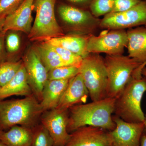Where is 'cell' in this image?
I'll use <instances>...</instances> for the list:
<instances>
[{"mask_svg": "<svg viewBox=\"0 0 146 146\" xmlns=\"http://www.w3.org/2000/svg\"><path fill=\"white\" fill-rule=\"evenodd\" d=\"M115 99L107 97L72 106L68 110V132L70 133L85 126L100 127L110 131L113 130L116 126L112 119Z\"/></svg>", "mask_w": 146, "mask_h": 146, "instance_id": "1", "label": "cell"}, {"mask_svg": "<svg viewBox=\"0 0 146 146\" xmlns=\"http://www.w3.org/2000/svg\"><path fill=\"white\" fill-rule=\"evenodd\" d=\"M43 112L33 94L22 99L0 100V125L4 131L15 125L33 129L40 123Z\"/></svg>", "mask_w": 146, "mask_h": 146, "instance_id": "2", "label": "cell"}, {"mask_svg": "<svg viewBox=\"0 0 146 146\" xmlns=\"http://www.w3.org/2000/svg\"><path fill=\"white\" fill-rule=\"evenodd\" d=\"M146 92V79L133 73L119 96L115 99L114 114L127 122H144L141 102Z\"/></svg>", "mask_w": 146, "mask_h": 146, "instance_id": "3", "label": "cell"}, {"mask_svg": "<svg viewBox=\"0 0 146 146\" xmlns=\"http://www.w3.org/2000/svg\"><path fill=\"white\" fill-rule=\"evenodd\" d=\"M55 0H34L36 16L28 38L32 42H46L65 35L54 13Z\"/></svg>", "mask_w": 146, "mask_h": 146, "instance_id": "4", "label": "cell"}, {"mask_svg": "<svg viewBox=\"0 0 146 146\" xmlns=\"http://www.w3.org/2000/svg\"><path fill=\"white\" fill-rule=\"evenodd\" d=\"M104 60L108 76L106 96L116 98L130 80L134 71L142 63L123 55H107Z\"/></svg>", "mask_w": 146, "mask_h": 146, "instance_id": "5", "label": "cell"}, {"mask_svg": "<svg viewBox=\"0 0 146 146\" xmlns=\"http://www.w3.org/2000/svg\"><path fill=\"white\" fill-rule=\"evenodd\" d=\"M92 101L107 98L108 76L104 58L97 54H89L79 68Z\"/></svg>", "mask_w": 146, "mask_h": 146, "instance_id": "6", "label": "cell"}, {"mask_svg": "<svg viewBox=\"0 0 146 146\" xmlns=\"http://www.w3.org/2000/svg\"><path fill=\"white\" fill-rule=\"evenodd\" d=\"M96 36L90 35L86 50L89 54L105 53L107 55H122L127 47V35L123 29L111 30Z\"/></svg>", "mask_w": 146, "mask_h": 146, "instance_id": "7", "label": "cell"}, {"mask_svg": "<svg viewBox=\"0 0 146 146\" xmlns=\"http://www.w3.org/2000/svg\"><path fill=\"white\" fill-rule=\"evenodd\" d=\"M146 25V0L128 10L110 13L101 20L100 26L108 30H121Z\"/></svg>", "mask_w": 146, "mask_h": 146, "instance_id": "8", "label": "cell"}, {"mask_svg": "<svg viewBox=\"0 0 146 146\" xmlns=\"http://www.w3.org/2000/svg\"><path fill=\"white\" fill-rule=\"evenodd\" d=\"M23 63L33 94L40 102L44 86L48 80V71L33 46L24 56Z\"/></svg>", "mask_w": 146, "mask_h": 146, "instance_id": "9", "label": "cell"}, {"mask_svg": "<svg viewBox=\"0 0 146 146\" xmlns=\"http://www.w3.org/2000/svg\"><path fill=\"white\" fill-rule=\"evenodd\" d=\"M69 111L54 108L43 112L40 123L48 131L53 140L54 146H65L70 133L67 129Z\"/></svg>", "mask_w": 146, "mask_h": 146, "instance_id": "10", "label": "cell"}, {"mask_svg": "<svg viewBox=\"0 0 146 146\" xmlns=\"http://www.w3.org/2000/svg\"><path fill=\"white\" fill-rule=\"evenodd\" d=\"M115 128L110 131L113 146H140L144 130V122H127L114 115Z\"/></svg>", "mask_w": 146, "mask_h": 146, "instance_id": "11", "label": "cell"}, {"mask_svg": "<svg viewBox=\"0 0 146 146\" xmlns=\"http://www.w3.org/2000/svg\"><path fill=\"white\" fill-rule=\"evenodd\" d=\"M58 10L60 18L66 24L81 29L89 35L100 26L101 20L93 16L90 11L68 5H61Z\"/></svg>", "mask_w": 146, "mask_h": 146, "instance_id": "12", "label": "cell"}, {"mask_svg": "<svg viewBox=\"0 0 146 146\" xmlns=\"http://www.w3.org/2000/svg\"><path fill=\"white\" fill-rule=\"evenodd\" d=\"M65 146H113L110 131L101 128L85 126L70 133Z\"/></svg>", "mask_w": 146, "mask_h": 146, "instance_id": "13", "label": "cell"}, {"mask_svg": "<svg viewBox=\"0 0 146 146\" xmlns=\"http://www.w3.org/2000/svg\"><path fill=\"white\" fill-rule=\"evenodd\" d=\"M34 0H25L13 12L5 17L2 32L21 31L29 34L33 21L32 13Z\"/></svg>", "mask_w": 146, "mask_h": 146, "instance_id": "14", "label": "cell"}, {"mask_svg": "<svg viewBox=\"0 0 146 146\" xmlns=\"http://www.w3.org/2000/svg\"><path fill=\"white\" fill-rule=\"evenodd\" d=\"M89 92L79 74L71 78L56 108L68 110L72 106L86 103Z\"/></svg>", "mask_w": 146, "mask_h": 146, "instance_id": "15", "label": "cell"}, {"mask_svg": "<svg viewBox=\"0 0 146 146\" xmlns=\"http://www.w3.org/2000/svg\"><path fill=\"white\" fill-rule=\"evenodd\" d=\"M70 80H52L46 82L40 103L43 111L56 108Z\"/></svg>", "mask_w": 146, "mask_h": 146, "instance_id": "16", "label": "cell"}, {"mask_svg": "<svg viewBox=\"0 0 146 146\" xmlns=\"http://www.w3.org/2000/svg\"><path fill=\"white\" fill-rule=\"evenodd\" d=\"M128 56L142 64L146 62V27L129 29L127 31Z\"/></svg>", "mask_w": 146, "mask_h": 146, "instance_id": "17", "label": "cell"}, {"mask_svg": "<svg viewBox=\"0 0 146 146\" xmlns=\"http://www.w3.org/2000/svg\"><path fill=\"white\" fill-rule=\"evenodd\" d=\"M33 94L28 81L27 76L23 64L11 80L0 88V100L12 96L26 97Z\"/></svg>", "mask_w": 146, "mask_h": 146, "instance_id": "18", "label": "cell"}, {"mask_svg": "<svg viewBox=\"0 0 146 146\" xmlns=\"http://www.w3.org/2000/svg\"><path fill=\"white\" fill-rule=\"evenodd\" d=\"M32 129L15 125L0 133V141L6 146H31Z\"/></svg>", "mask_w": 146, "mask_h": 146, "instance_id": "19", "label": "cell"}, {"mask_svg": "<svg viewBox=\"0 0 146 146\" xmlns=\"http://www.w3.org/2000/svg\"><path fill=\"white\" fill-rule=\"evenodd\" d=\"M88 36L64 35L52 38L46 42L53 46L69 50L84 58L89 54L86 50Z\"/></svg>", "mask_w": 146, "mask_h": 146, "instance_id": "20", "label": "cell"}, {"mask_svg": "<svg viewBox=\"0 0 146 146\" xmlns=\"http://www.w3.org/2000/svg\"><path fill=\"white\" fill-rule=\"evenodd\" d=\"M39 42L33 47L48 72L54 68L66 66L59 55L48 43Z\"/></svg>", "mask_w": 146, "mask_h": 146, "instance_id": "21", "label": "cell"}, {"mask_svg": "<svg viewBox=\"0 0 146 146\" xmlns=\"http://www.w3.org/2000/svg\"><path fill=\"white\" fill-rule=\"evenodd\" d=\"M23 64L21 61H7L0 63V88L14 77Z\"/></svg>", "mask_w": 146, "mask_h": 146, "instance_id": "22", "label": "cell"}, {"mask_svg": "<svg viewBox=\"0 0 146 146\" xmlns=\"http://www.w3.org/2000/svg\"><path fill=\"white\" fill-rule=\"evenodd\" d=\"M32 131L31 146H54L49 133L41 123L33 128Z\"/></svg>", "mask_w": 146, "mask_h": 146, "instance_id": "23", "label": "cell"}, {"mask_svg": "<svg viewBox=\"0 0 146 146\" xmlns=\"http://www.w3.org/2000/svg\"><path fill=\"white\" fill-rule=\"evenodd\" d=\"M48 44L59 55L63 63L66 66H74L78 68H80L83 60V58L64 48Z\"/></svg>", "mask_w": 146, "mask_h": 146, "instance_id": "24", "label": "cell"}, {"mask_svg": "<svg viewBox=\"0 0 146 146\" xmlns=\"http://www.w3.org/2000/svg\"><path fill=\"white\" fill-rule=\"evenodd\" d=\"M79 74V68L65 66L53 69L48 72V80H70Z\"/></svg>", "mask_w": 146, "mask_h": 146, "instance_id": "25", "label": "cell"}, {"mask_svg": "<svg viewBox=\"0 0 146 146\" xmlns=\"http://www.w3.org/2000/svg\"><path fill=\"white\" fill-rule=\"evenodd\" d=\"M113 7L114 0H92L89 9L93 16L98 18L111 13Z\"/></svg>", "mask_w": 146, "mask_h": 146, "instance_id": "26", "label": "cell"}, {"mask_svg": "<svg viewBox=\"0 0 146 146\" xmlns=\"http://www.w3.org/2000/svg\"><path fill=\"white\" fill-rule=\"evenodd\" d=\"M25 0H0V17H6L16 10Z\"/></svg>", "mask_w": 146, "mask_h": 146, "instance_id": "27", "label": "cell"}, {"mask_svg": "<svg viewBox=\"0 0 146 146\" xmlns=\"http://www.w3.org/2000/svg\"><path fill=\"white\" fill-rule=\"evenodd\" d=\"M11 32L6 34L5 44L9 52L13 53L18 51L21 46V39L18 33L15 31H11Z\"/></svg>", "mask_w": 146, "mask_h": 146, "instance_id": "28", "label": "cell"}, {"mask_svg": "<svg viewBox=\"0 0 146 146\" xmlns=\"http://www.w3.org/2000/svg\"><path fill=\"white\" fill-rule=\"evenodd\" d=\"M142 0H114V7L111 13L122 12L128 10L139 3Z\"/></svg>", "mask_w": 146, "mask_h": 146, "instance_id": "29", "label": "cell"}, {"mask_svg": "<svg viewBox=\"0 0 146 146\" xmlns=\"http://www.w3.org/2000/svg\"><path fill=\"white\" fill-rule=\"evenodd\" d=\"M6 33H0V63L5 61V37Z\"/></svg>", "mask_w": 146, "mask_h": 146, "instance_id": "30", "label": "cell"}, {"mask_svg": "<svg viewBox=\"0 0 146 146\" xmlns=\"http://www.w3.org/2000/svg\"><path fill=\"white\" fill-rule=\"evenodd\" d=\"M66 1L72 3L79 5L85 7H88L89 8V5L92 0H66Z\"/></svg>", "mask_w": 146, "mask_h": 146, "instance_id": "31", "label": "cell"}, {"mask_svg": "<svg viewBox=\"0 0 146 146\" xmlns=\"http://www.w3.org/2000/svg\"><path fill=\"white\" fill-rule=\"evenodd\" d=\"M6 17H0V33L2 31Z\"/></svg>", "mask_w": 146, "mask_h": 146, "instance_id": "32", "label": "cell"}, {"mask_svg": "<svg viewBox=\"0 0 146 146\" xmlns=\"http://www.w3.org/2000/svg\"><path fill=\"white\" fill-rule=\"evenodd\" d=\"M140 146H146V136L143 134L141 138Z\"/></svg>", "mask_w": 146, "mask_h": 146, "instance_id": "33", "label": "cell"}, {"mask_svg": "<svg viewBox=\"0 0 146 146\" xmlns=\"http://www.w3.org/2000/svg\"><path fill=\"white\" fill-rule=\"evenodd\" d=\"M146 62L145 63H143L142 65H140L138 68H137L136 69V70L138 71V72H142V69H143L144 68V67H146Z\"/></svg>", "mask_w": 146, "mask_h": 146, "instance_id": "34", "label": "cell"}, {"mask_svg": "<svg viewBox=\"0 0 146 146\" xmlns=\"http://www.w3.org/2000/svg\"><path fill=\"white\" fill-rule=\"evenodd\" d=\"M142 76L146 79V67H144L142 70L141 72Z\"/></svg>", "mask_w": 146, "mask_h": 146, "instance_id": "35", "label": "cell"}, {"mask_svg": "<svg viewBox=\"0 0 146 146\" xmlns=\"http://www.w3.org/2000/svg\"><path fill=\"white\" fill-rule=\"evenodd\" d=\"M144 130L143 132V135L146 136V115L145 116V121H144Z\"/></svg>", "mask_w": 146, "mask_h": 146, "instance_id": "36", "label": "cell"}, {"mask_svg": "<svg viewBox=\"0 0 146 146\" xmlns=\"http://www.w3.org/2000/svg\"><path fill=\"white\" fill-rule=\"evenodd\" d=\"M0 146H6L1 141H0Z\"/></svg>", "mask_w": 146, "mask_h": 146, "instance_id": "37", "label": "cell"}, {"mask_svg": "<svg viewBox=\"0 0 146 146\" xmlns=\"http://www.w3.org/2000/svg\"><path fill=\"white\" fill-rule=\"evenodd\" d=\"M4 131L3 130V129L1 127V125H0V133H1L2 131Z\"/></svg>", "mask_w": 146, "mask_h": 146, "instance_id": "38", "label": "cell"}, {"mask_svg": "<svg viewBox=\"0 0 146 146\" xmlns=\"http://www.w3.org/2000/svg\"><path fill=\"white\" fill-rule=\"evenodd\" d=\"M145 26L146 27V26Z\"/></svg>", "mask_w": 146, "mask_h": 146, "instance_id": "39", "label": "cell"}]
</instances>
